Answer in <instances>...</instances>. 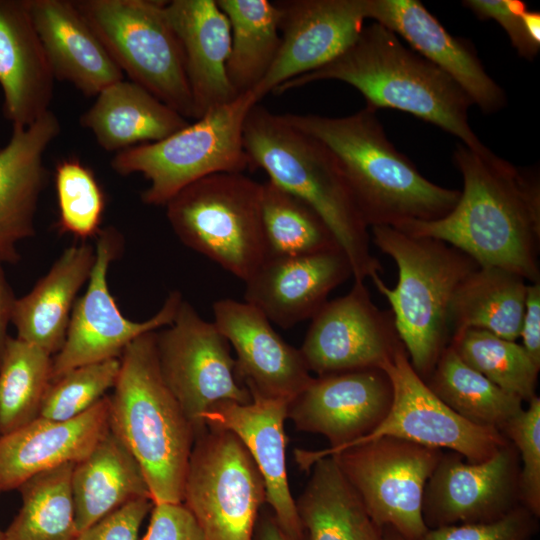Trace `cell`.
Returning <instances> with one entry per match:
<instances>
[{
  "instance_id": "1",
  "label": "cell",
  "mask_w": 540,
  "mask_h": 540,
  "mask_svg": "<svg viewBox=\"0 0 540 540\" xmlns=\"http://www.w3.org/2000/svg\"><path fill=\"white\" fill-rule=\"evenodd\" d=\"M453 160L463 179L454 208L432 221H409L395 228L432 237L470 256L479 266L513 272L540 282V179L486 146L458 144Z\"/></svg>"
},
{
  "instance_id": "2",
  "label": "cell",
  "mask_w": 540,
  "mask_h": 540,
  "mask_svg": "<svg viewBox=\"0 0 540 540\" xmlns=\"http://www.w3.org/2000/svg\"><path fill=\"white\" fill-rule=\"evenodd\" d=\"M281 115L329 149L368 228L442 218L460 197V190L425 178L390 142L377 111L367 106L342 117Z\"/></svg>"
},
{
  "instance_id": "3",
  "label": "cell",
  "mask_w": 540,
  "mask_h": 540,
  "mask_svg": "<svg viewBox=\"0 0 540 540\" xmlns=\"http://www.w3.org/2000/svg\"><path fill=\"white\" fill-rule=\"evenodd\" d=\"M337 80L351 85L366 106L396 109L431 123L473 150L485 146L468 122L472 102L441 69L408 48L394 32L373 22L356 41L326 65L275 90L281 94L317 81Z\"/></svg>"
},
{
  "instance_id": "4",
  "label": "cell",
  "mask_w": 540,
  "mask_h": 540,
  "mask_svg": "<svg viewBox=\"0 0 540 540\" xmlns=\"http://www.w3.org/2000/svg\"><path fill=\"white\" fill-rule=\"evenodd\" d=\"M112 389L109 429L137 461L152 502H182L197 435L162 378L156 331L124 349Z\"/></svg>"
},
{
  "instance_id": "5",
  "label": "cell",
  "mask_w": 540,
  "mask_h": 540,
  "mask_svg": "<svg viewBox=\"0 0 540 540\" xmlns=\"http://www.w3.org/2000/svg\"><path fill=\"white\" fill-rule=\"evenodd\" d=\"M243 144L252 168L263 169L268 180L320 215L347 256L353 280L365 281L382 272L371 252L369 228L324 144L258 104L245 119Z\"/></svg>"
},
{
  "instance_id": "6",
  "label": "cell",
  "mask_w": 540,
  "mask_h": 540,
  "mask_svg": "<svg viewBox=\"0 0 540 540\" xmlns=\"http://www.w3.org/2000/svg\"><path fill=\"white\" fill-rule=\"evenodd\" d=\"M371 241L398 269L395 287L371 278L391 306L395 328L416 373L425 381L449 344V307L461 281L479 265L461 250L391 226L369 228Z\"/></svg>"
},
{
  "instance_id": "7",
  "label": "cell",
  "mask_w": 540,
  "mask_h": 540,
  "mask_svg": "<svg viewBox=\"0 0 540 540\" xmlns=\"http://www.w3.org/2000/svg\"><path fill=\"white\" fill-rule=\"evenodd\" d=\"M262 183L222 172L186 186L165 205L179 240L246 282L267 258Z\"/></svg>"
},
{
  "instance_id": "8",
  "label": "cell",
  "mask_w": 540,
  "mask_h": 540,
  "mask_svg": "<svg viewBox=\"0 0 540 540\" xmlns=\"http://www.w3.org/2000/svg\"><path fill=\"white\" fill-rule=\"evenodd\" d=\"M255 104L252 92L241 94L160 141L116 153L111 167L123 176L142 174L149 186L141 199L153 206H165L180 190L209 175L243 173L251 167L243 144L244 122Z\"/></svg>"
},
{
  "instance_id": "9",
  "label": "cell",
  "mask_w": 540,
  "mask_h": 540,
  "mask_svg": "<svg viewBox=\"0 0 540 540\" xmlns=\"http://www.w3.org/2000/svg\"><path fill=\"white\" fill-rule=\"evenodd\" d=\"M74 2L123 75L184 118L195 119L183 51L164 13L165 1Z\"/></svg>"
},
{
  "instance_id": "10",
  "label": "cell",
  "mask_w": 540,
  "mask_h": 540,
  "mask_svg": "<svg viewBox=\"0 0 540 540\" xmlns=\"http://www.w3.org/2000/svg\"><path fill=\"white\" fill-rule=\"evenodd\" d=\"M182 502L205 540H252L266 488L253 458L233 432L207 426L197 436Z\"/></svg>"
},
{
  "instance_id": "11",
  "label": "cell",
  "mask_w": 540,
  "mask_h": 540,
  "mask_svg": "<svg viewBox=\"0 0 540 540\" xmlns=\"http://www.w3.org/2000/svg\"><path fill=\"white\" fill-rule=\"evenodd\" d=\"M441 455L439 449L380 437L329 456L379 527H390L405 540H422L428 531L424 490Z\"/></svg>"
},
{
  "instance_id": "12",
  "label": "cell",
  "mask_w": 540,
  "mask_h": 540,
  "mask_svg": "<svg viewBox=\"0 0 540 540\" xmlns=\"http://www.w3.org/2000/svg\"><path fill=\"white\" fill-rule=\"evenodd\" d=\"M229 346L216 324L204 320L184 299L173 322L156 331L162 378L197 436L207 428L203 415L216 404L252 401L249 390L238 382Z\"/></svg>"
},
{
  "instance_id": "13",
  "label": "cell",
  "mask_w": 540,
  "mask_h": 540,
  "mask_svg": "<svg viewBox=\"0 0 540 540\" xmlns=\"http://www.w3.org/2000/svg\"><path fill=\"white\" fill-rule=\"evenodd\" d=\"M122 237L112 227L96 237V259L84 295L75 303L61 349L52 357L51 381L76 367L120 358L139 336L170 325L183 300L172 291L151 318L135 322L119 310L108 286L111 262L119 253Z\"/></svg>"
},
{
  "instance_id": "14",
  "label": "cell",
  "mask_w": 540,
  "mask_h": 540,
  "mask_svg": "<svg viewBox=\"0 0 540 540\" xmlns=\"http://www.w3.org/2000/svg\"><path fill=\"white\" fill-rule=\"evenodd\" d=\"M393 389L381 369H362L314 377L290 400L287 418L303 432L324 436L330 447L297 449L296 461L308 469L320 457L349 447L371 433L388 413Z\"/></svg>"
},
{
  "instance_id": "15",
  "label": "cell",
  "mask_w": 540,
  "mask_h": 540,
  "mask_svg": "<svg viewBox=\"0 0 540 540\" xmlns=\"http://www.w3.org/2000/svg\"><path fill=\"white\" fill-rule=\"evenodd\" d=\"M382 370L392 384L390 409L371 433L349 447L380 437H394L439 450L449 449L469 462H481L508 443L498 429L475 425L444 404L413 369L404 347Z\"/></svg>"
},
{
  "instance_id": "16",
  "label": "cell",
  "mask_w": 540,
  "mask_h": 540,
  "mask_svg": "<svg viewBox=\"0 0 540 540\" xmlns=\"http://www.w3.org/2000/svg\"><path fill=\"white\" fill-rule=\"evenodd\" d=\"M404 347L391 311L372 301L365 281L327 301L311 318L299 348L310 372L318 376L362 369H381Z\"/></svg>"
},
{
  "instance_id": "17",
  "label": "cell",
  "mask_w": 540,
  "mask_h": 540,
  "mask_svg": "<svg viewBox=\"0 0 540 540\" xmlns=\"http://www.w3.org/2000/svg\"><path fill=\"white\" fill-rule=\"evenodd\" d=\"M519 463L509 441L481 462L442 453L424 490L422 513L428 529L493 521L522 505Z\"/></svg>"
},
{
  "instance_id": "18",
  "label": "cell",
  "mask_w": 540,
  "mask_h": 540,
  "mask_svg": "<svg viewBox=\"0 0 540 540\" xmlns=\"http://www.w3.org/2000/svg\"><path fill=\"white\" fill-rule=\"evenodd\" d=\"M280 10V47L259 85L257 103L283 84L310 73L343 53L359 37L366 0H289Z\"/></svg>"
},
{
  "instance_id": "19",
  "label": "cell",
  "mask_w": 540,
  "mask_h": 540,
  "mask_svg": "<svg viewBox=\"0 0 540 540\" xmlns=\"http://www.w3.org/2000/svg\"><path fill=\"white\" fill-rule=\"evenodd\" d=\"M214 323L236 354V374L249 392L291 400L313 380L300 350L288 344L268 318L246 301L213 303Z\"/></svg>"
},
{
  "instance_id": "20",
  "label": "cell",
  "mask_w": 540,
  "mask_h": 540,
  "mask_svg": "<svg viewBox=\"0 0 540 540\" xmlns=\"http://www.w3.org/2000/svg\"><path fill=\"white\" fill-rule=\"evenodd\" d=\"M366 15L452 78L483 113L505 107L504 90L486 72L472 44L451 35L420 1L366 0Z\"/></svg>"
},
{
  "instance_id": "21",
  "label": "cell",
  "mask_w": 540,
  "mask_h": 540,
  "mask_svg": "<svg viewBox=\"0 0 540 540\" xmlns=\"http://www.w3.org/2000/svg\"><path fill=\"white\" fill-rule=\"evenodd\" d=\"M250 394L248 404H216L203 415V422L227 429L242 441L264 479L266 503L279 526L292 540H304L287 476L284 425L290 400Z\"/></svg>"
},
{
  "instance_id": "22",
  "label": "cell",
  "mask_w": 540,
  "mask_h": 540,
  "mask_svg": "<svg viewBox=\"0 0 540 540\" xmlns=\"http://www.w3.org/2000/svg\"><path fill=\"white\" fill-rule=\"evenodd\" d=\"M352 268L340 248L291 257L266 258L245 282L244 301L283 329L311 319Z\"/></svg>"
},
{
  "instance_id": "23",
  "label": "cell",
  "mask_w": 540,
  "mask_h": 540,
  "mask_svg": "<svg viewBox=\"0 0 540 540\" xmlns=\"http://www.w3.org/2000/svg\"><path fill=\"white\" fill-rule=\"evenodd\" d=\"M61 132L49 110L25 128H12L0 148V261L16 263L17 245L34 235L38 201L48 180L44 153Z\"/></svg>"
},
{
  "instance_id": "24",
  "label": "cell",
  "mask_w": 540,
  "mask_h": 540,
  "mask_svg": "<svg viewBox=\"0 0 540 540\" xmlns=\"http://www.w3.org/2000/svg\"><path fill=\"white\" fill-rule=\"evenodd\" d=\"M109 430V397L66 421L37 417L0 435V492L18 489L30 477L86 457Z\"/></svg>"
},
{
  "instance_id": "25",
  "label": "cell",
  "mask_w": 540,
  "mask_h": 540,
  "mask_svg": "<svg viewBox=\"0 0 540 540\" xmlns=\"http://www.w3.org/2000/svg\"><path fill=\"white\" fill-rule=\"evenodd\" d=\"M164 13L183 51L195 120L238 97L227 75L230 24L217 1H165Z\"/></svg>"
},
{
  "instance_id": "26",
  "label": "cell",
  "mask_w": 540,
  "mask_h": 540,
  "mask_svg": "<svg viewBox=\"0 0 540 540\" xmlns=\"http://www.w3.org/2000/svg\"><path fill=\"white\" fill-rule=\"evenodd\" d=\"M55 77L27 0H0L2 111L12 128H25L50 109Z\"/></svg>"
},
{
  "instance_id": "27",
  "label": "cell",
  "mask_w": 540,
  "mask_h": 540,
  "mask_svg": "<svg viewBox=\"0 0 540 540\" xmlns=\"http://www.w3.org/2000/svg\"><path fill=\"white\" fill-rule=\"evenodd\" d=\"M55 79L97 96L124 75L86 18L70 0H27Z\"/></svg>"
},
{
  "instance_id": "28",
  "label": "cell",
  "mask_w": 540,
  "mask_h": 540,
  "mask_svg": "<svg viewBox=\"0 0 540 540\" xmlns=\"http://www.w3.org/2000/svg\"><path fill=\"white\" fill-rule=\"evenodd\" d=\"M96 259L87 241L66 248L30 292L17 298L11 323L17 338L54 356L62 347L76 296Z\"/></svg>"
},
{
  "instance_id": "29",
  "label": "cell",
  "mask_w": 540,
  "mask_h": 540,
  "mask_svg": "<svg viewBox=\"0 0 540 540\" xmlns=\"http://www.w3.org/2000/svg\"><path fill=\"white\" fill-rule=\"evenodd\" d=\"M188 123L145 88L124 79L103 89L80 117L98 145L116 153L160 141Z\"/></svg>"
},
{
  "instance_id": "30",
  "label": "cell",
  "mask_w": 540,
  "mask_h": 540,
  "mask_svg": "<svg viewBox=\"0 0 540 540\" xmlns=\"http://www.w3.org/2000/svg\"><path fill=\"white\" fill-rule=\"evenodd\" d=\"M71 485L78 534L133 499H151L137 461L110 429L75 463Z\"/></svg>"
},
{
  "instance_id": "31",
  "label": "cell",
  "mask_w": 540,
  "mask_h": 540,
  "mask_svg": "<svg viewBox=\"0 0 540 540\" xmlns=\"http://www.w3.org/2000/svg\"><path fill=\"white\" fill-rule=\"evenodd\" d=\"M302 493L295 500L306 540H382V528L333 456L317 458Z\"/></svg>"
},
{
  "instance_id": "32",
  "label": "cell",
  "mask_w": 540,
  "mask_h": 540,
  "mask_svg": "<svg viewBox=\"0 0 540 540\" xmlns=\"http://www.w3.org/2000/svg\"><path fill=\"white\" fill-rule=\"evenodd\" d=\"M527 285L523 277L508 270L479 266L461 281L452 296L449 307L451 335L479 329L516 341L525 309Z\"/></svg>"
},
{
  "instance_id": "33",
  "label": "cell",
  "mask_w": 540,
  "mask_h": 540,
  "mask_svg": "<svg viewBox=\"0 0 540 540\" xmlns=\"http://www.w3.org/2000/svg\"><path fill=\"white\" fill-rule=\"evenodd\" d=\"M228 18L231 48L229 83L241 95L252 92L271 68L280 47V10L267 0H217Z\"/></svg>"
},
{
  "instance_id": "34",
  "label": "cell",
  "mask_w": 540,
  "mask_h": 540,
  "mask_svg": "<svg viewBox=\"0 0 540 540\" xmlns=\"http://www.w3.org/2000/svg\"><path fill=\"white\" fill-rule=\"evenodd\" d=\"M425 382L444 404L475 425L500 431L523 409L521 399L466 364L449 344Z\"/></svg>"
},
{
  "instance_id": "35",
  "label": "cell",
  "mask_w": 540,
  "mask_h": 540,
  "mask_svg": "<svg viewBox=\"0 0 540 540\" xmlns=\"http://www.w3.org/2000/svg\"><path fill=\"white\" fill-rule=\"evenodd\" d=\"M65 463L40 472L18 490L22 506L5 531L6 540H75L72 472Z\"/></svg>"
},
{
  "instance_id": "36",
  "label": "cell",
  "mask_w": 540,
  "mask_h": 540,
  "mask_svg": "<svg viewBox=\"0 0 540 540\" xmlns=\"http://www.w3.org/2000/svg\"><path fill=\"white\" fill-rule=\"evenodd\" d=\"M261 208L267 258L340 248L327 224L311 206L270 180L262 183Z\"/></svg>"
},
{
  "instance_id": "37",
  "label": "cell",
  "mask_w": 540,
  "mask_h": 540,
  "mask_svg": "<svg viewBox=\"0 0 540 540\" xmlns=\"http://www.w3.org/2000/svg\"><path fill=\"white\" fill-rule=\"evenodd\" d=\"M52 355L17 337H8L0 361V435L39 416L51 382Z\"/></svg>"
},
{
  "instance_id": "38",
  "label": "cell",
  "mask_w": 540,
  "mask_h": 540,
  "mask_svg": "<svg viewBox=\"0 0 540 540\" xmlns=\"http://www.w3.org/2000/svg\"><path fill=\"white\" fill-rule=\"evenodd\" d=\"M449 345L466 364L505 392L527 402L536 396L540 366L516 341L467 329L452 334Z\"/></svg>"
},
{
  "instance_id": "39",
  "label": "cell",
  "mask_w": 540,
  "mask_h": 540,
  "mask_svg": "<svg viewBox=\"0 0 540 540\" xmlns=\"http://www.w3.org/2000/svg\"><path fill=\"white\" fill-rule=\"evenodd\" d=\"M58 230L86 241L97 236L105 195L94 172L78 158L63 159L55 168Z\"/></svg>"
},
{
  "instance_id": "40",
  "label": "cell",
  "mask_w": 540,
  "mask_h": 540,
  "mask_svg": "<svg viewBox=\"0 0 540 540\" xmlns=\"http://www.w3.org/2000/svg\"><path fill=\"white\" fill-rule=\"evenodd\" d=\"M120 358L76 367L52 380L44 394L39 417L66 421L74 419L98 403L113 388Z\"/></svg>"
},
{
  "instance_id": "41",
  "label": "cell",
  "mask_w": 540,
  "mask_h": 540,
  "mask_svg": "<svg viewBox=\"0 0 540 540\" xmlns=\"http://www.w3.org/2000/svg\"><path fill=\"white\" fill-rule=\"evenodd\" d=\"M516 448L520 467V501L535 517L540 514V398L529 401L500 430Z\"/></svg>"
},
{
  "instance_id": "42",
  "label": "cell",
  "mask_w": 540,
  "mask_h": 540,
  "mask_svg": "<svg viewBox=\"0 0 540 540\" xmlns=\"http://www.w3.org/2000/svg\"><path fill=\"white\" fill-rule=\"evenodd\" d=\"M536 517L523 505L489 522L428 529L422 540H528Z\"/></svg>"
},
{
  "instance_id": "43",
  "label": "cell",
  "mask_w": 540,
  "mask_h": 540,
  "mask_svg": "<svg viewBox=\"0 0 540 540\" xmlns=\"http://www.w3.org/2000/svg\"><path fill=\"white\" fill-rule=\"evenodd\" d=\"M153 505L148 497L133 499L79 533L75 540H138L140 526Z\"/></svg>"
},
{
  "instance_id": "44",
  "label": "cell",
  "mask_w": 540,
  "mask_h": 540,
  "mask_svg": "<svg viewBox=\"0 0 540 540\" xmlns=\"http://www.w3.org/2000/svg\"><path fill=\"white\" fill-rule=\"evenodd\" d=\"M142 540H205L195 517L183 502L158 503Z\"/></svg>"
},
{
  "instance_id": "45",
  "label": "cell",
  "mask_w": 540,
  "mask_h": 540,
  "mask_svg": "<svg viewBox=\"0 0 540 540\" xmlns=\"http://www.w3.org/2000/svg\"><path fill=\"white\" fill-rule=\"evenodd\" d=\"M463 6L472 11L480 20L496 21L508 35L511 45L526 60H533L540 46L534 44L526 34L522 16L513 14L504 0H465Z\"/></svg>"
},
{
  "instance_id": "46",
  "label": "cell",
  "mask_w": 540,
  "mask_h": 540,
  "mask_svg": "<svg viewBox=\"0 0 540 540\" xmlns=\"http://www.w3.org/2000/svg\"><path fill=\"white\" fill-rule=\"evenodd\" d=\"M519 338L525 351L540 366V282L527 285Z\"/></svg>"
},
{
  "instance_id": "47",
  "label": "cell",
  "mask_w": 540,
  "mask_h": 540,
  "mask_svg": "<svg viewBox=\"0 0 540 540\" xmlns=\"http://www.w3.org/2000/svg\"><path fill=\"white\" fill-rule=\"evenodd\" d=\"M3 262L0 261V361L8 339L7 328L11 323L16 297L6 278Z\"/></svg>"
},
{
  "instance_id": "48",
  "label": "cell",
  "mask_w": 540,
  "mask_h": 540,
  "mask_svg": "<svg viewBox=\"0 0 540 540\" xmlns=\"http://www.w3.org/2000/svg\"><path fill=\"white\" fill-rule=\"evenodd\" d=\"M252 540H292L279 526L270 510H260L256 520ZM306 540V539H304Z\"/></svg>"
},
{
  "instance_id": "49",
  "label": "cell",
  "mask_w": 540,
  "mask_h": 540,
  "mask_svg": "<svg viewBox=\"0 0 540 540\" xmlns=\"http://www.w3.org/2000/svg\"><path fill=\"white\" fill-rule=\"evenodd\" d=\"M522 21L529 39L540 46V13L527 10L522 15Z\"/></svg>"
},
{
  "instance_id": "50",
  "label": "cell",
  "mask_w": 540,
  "mask_h": 540,
  "mask_svg": "<svg viewBox=\"0 0 540 540\" xmlns=\"http://www.w3.org/2000/svg\"><path fill=\"white\" fill-rule=\"evenodd\" d=\"M506 7L515 15L522 16L527 10V4L522 0H504Z\"/></svg>"
},
{
  "instance_id": "51",
  "label": "cell",
  "mask_w": 540,
  "mask_h": 540,
  "mask_svg": "<svg viewBox=\"0 0 540 540\" xmlns=\"http://www.w3.org/2000/svg\"><path fill=\"white\" fill-rule=\"evenodd\" d=\"M382 540H405V539L394 529L390 527H383Z\"/></svg>"
},
{
  "instance_id": "52",
  "label": "cell",
  "mask_w": 540,
  "mask_h": 540,
  "mask_svg": "<svg viewBox=\"0 0 540 540\" xmlns=\"http://www.w3.org/2000/svg\"><path fill=\"white\" fill-rule=\"evenodd\" d=\"M0 540H6L5 531L0 529Z\"/></svg>"
}]
</instances>
